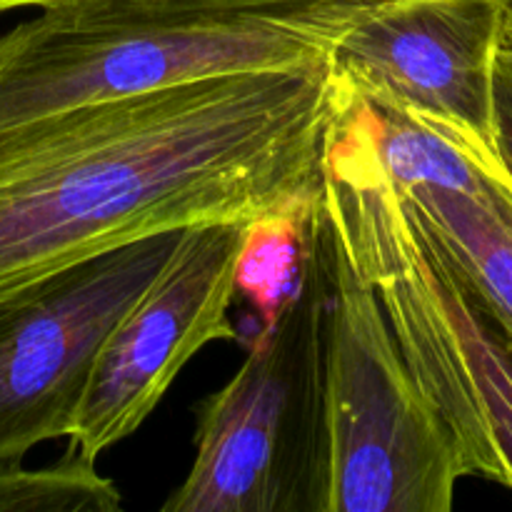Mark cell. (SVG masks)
I'll list each match as a JSON object with an SVG mask.
<instances>
[{
	"label": "cell",
	"instance_id": "1",
	"mask_svg": "<svg viewBox=\"0 0 512 512\" xmlns=\"http://www.w3.org/2000/svg\"><path fill=\"white\" fill-rule=\"evenodd\" d=\"M340 85L330 58L173 85L0 135V300L148 235L308 218Z\"/></svg>",
	"mask_w": 512,
	"mask_h": 512
},
{
	"label": "cell",
	"instance_id": "2",
	"mask_svg": "<svg viewBox=\"0 0 512 512\" xmlns=\"http://www.w3.org/2000/svg\"><path fill=\"white\" fill-rule=\"evenodd\" d=\"M340 0H68L0 33V135L173 85L328 58Z\"/></svg>",
	"mask_w": 512,
	"mask_h": 512
},
{
	"label": "cell",
	"instance_id": "3",
	"mask_svg": "<svg viewBox=\"0 0 512 512\" xmlns=\"http://www.w3.org/2000/svg\"><path fill=\"white\" fill-rule=\"evenodd\" d=\"M310 235L323 265V390L330 512H450L465 478L455 440L420 390L320 195Z\"/></svg>",
	"mask_w": 512,
	"mask_h": 512
},
{
	"label": "cell",
	"instance_id": "4",
	"mask_svg": "<svg viewBox=\"0 0 512 512\" xmlns=\"http://www.w3.org/2000/svg\"><path fill=\"white\" fill-rule=\"evenodd\" d=\"M323 293V265L308 225L298 290L260 328L230 383L200 400L193 468L160 510L330 512Z\"/></svg>",
	"mask_w": 512,
	"mask_h": 512
},
{
	"label": "cell",
	"instance_id": "5",
	"mask_svg": "<svg viewBox=\"0 0 512 512\" xmlns=\"http://www.w3.org/2000/svg\"><path fill=\"white\" fill-rule=\"evenodd\" d=\"M183 230L148 235L0 300V463L68 438L95 355Z\"/></svg>",
	"mask_w": 512,
	"mask_h": 512
},
{
	"label": "cell",
	"instance_id": "6",
	"mask_svg": "<svg viewBox=\"0 0 512 512\" xmlns=\"http://www.w3.org/2000/svg\"><path fill=\"white\" fill-rule=\"evenodd\" d=\"M248 228L205 223L183 230L153 283L105 335L65 453L98 460L138 433L195 353L213 340H238L228 313Z\"/></svg>",
	"mask_w": 512,
	"mask_h": 512
},
{
	"label": "cell",
	"instance_id": "7",
	"mask_svg": "<svg viewBox=\"0 0 512 512\" xmlns=\"http://www.w3.org/2000/svg\"><path fill=\"white\" fill-rule=\"evenodd\" d=\"M510 3L343 0L328 33L335 78L360 98L493 143V63Z\"/></svg>",
	"mask_w": 512,
	"mask_h": 512
},
{
	"label": "cell",
	"instance_id": "8",
	"mask_svg": "<svg viewBox=\"0 0 512 512\" xmlns=\"http://www.w3.org/2000/svg\"><path fill=\"white\" fill-rule=\"evenodd\" d=\"M478 160L483 185L475 193L440 185L398 190L420 235L512 343V178L495 150L480 148Z\"/></svg>",
	"mask_w": 512,
	"mask_h": 512
},
{
	"label": "cell",
	"instance_id": "9",
	"mask_svg": "<svg viewBox=\"0 0 512 512\" xmlns=\"http://www.w3.org/2000/svg\"><path fill=\"white\" fill-rule=\"evenodd\" d=\"M425 245H428V240H425ZM430 253L438 263L445 303H448L450 318L458 330L475 403H478L495 448L503 455L512 475V343L505 340L500 330L485 318L483 310L465 293L460 280L450 273L443 258L433 248H430Z\"/></svg>",
	"mask_w": 512,
	"mask_h": 512
},
{
	"label": "cell",
	"instance_id": "10",
	"mask_svg": "<svg viewBox=\"0 0 512 512\" xmlns=\"http://www.w3.org/2000/svg\"><path fill=\"white\" fill-rule=\"evenodd\" d=\"M118 485L103 478L95 460L63 453L45 468H25L23 460L0 463V512H118Z\"/></svg>",
	"mask_w": 512,
	"mask_h": 512
},
{
	"label": "cell",
	"instance_id": "11",
	"mask_svg": "<svg viewBox=\"0 0 512 512\" xmlns=\"http://www.w3.org/2000/svg\"><path fill=\"white\" fill-rule=\"evenodd\" d=\"M308 218L253 223L238 260V293L253 303L265 325L273 323L298 290L308 263Z\"/></svg>",
	"mask_w": 512,
	"mask_h": 512
},
{
	"label": "cell",
	"instance_id": "12",
	"mask_svg": "<svg viewBox=\"0 0 512 512\" xmlns=\"http://www.w3.org/2000/svg\"><path fill=\"white\" fill-rule=\"evenodd\" d=\"M493 143L512 178V3L500 28L493 63Z\"/></svg>",
	"mask_w": 512,
	"mask_h": 512
},
{
	"label": "cell",
	"instance_id": "13",
	"mask_svg": "<svg viewBox=\"0 0 512 512\" xmlns=\"http://www.w3.org/2000/svg\"><path fill=\"white\" fill-rule=\"evenodd\" d=\"M68 3V0H0V13L20 8H50V5Z\"/></svg>",
	"mask_w": 512,
	"mask_h": 512
}]
</instances>
